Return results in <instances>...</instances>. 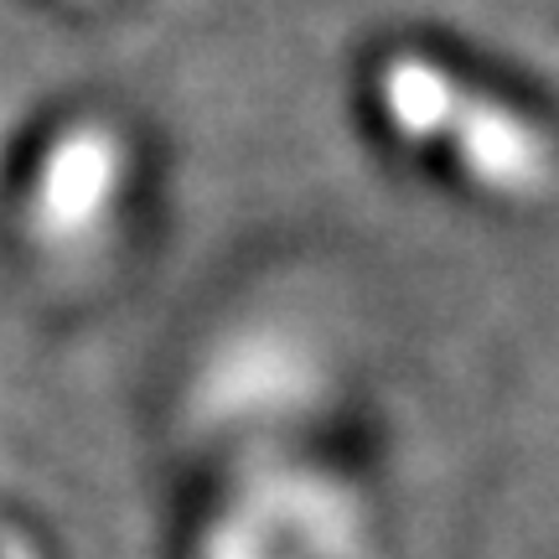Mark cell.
I'll return each mask as SVG.
<instances>
[{
  "label": "cell",
  "mask_w": 559,
  "mask_h": 559,
  "mask_svg": "<svg viewBox=\"0 0 559 559\" xmlns=\"http://www.w3.org/2000/svg\"><path fill=\"white\" fill-rule=\"evenodd\" d=\"M379 99H383L389 124H394L400 135L425 140V135H436V130H451V120H456V109L466 94L451 83V73H440L436 62L394 58L379 79Z\"/></svg>",
  "instance_id": "obj_3"
},
{
  "label": "cell",
  "mask_w": 559,
  "mask_h": 559,
  "mask_svg": "<svg viewBox=\"0 0 559 559\" xmlns=\"http://www.w3.org/2000/svg\"><path fill=\"white\" fill-rule=\"evenodd\" d=\"M0 559H32V549H26V544H16V539H5V555Z\"/></svg>",
  "instance_id": "obj_4"
},
{
  "label": "cell",
  "mask_w": 559,
  "mask_h": 559,
  "mask_svg": "<svg viewBox=\"0 0 559 559\" xmlns=\"http://www.w3.org/2000/svg\"><path fill=\"white\" fill-rule=\"evenodd\" d=\"M115 187V145L99 130H79L52 151L37 187V218L47 234H79L83 223L99 218Z\"/></svg>",
  "instance_id": "obj_2"
},
{
  "label": "cell",
  "mask_w": 559,
  "mask_h": 559,
  "mask_svg": "<svg viewBox=\"0 0 559 559\" xmlns=\"http://www.w3.org/2000/svg\"><path fill=\"white\" fill-rule=\"evenodd\" d=\"M456 156L487 192L502 198H523L539 192L549 181V145L539 140V130L519 115H508L487 99H461L456 120Z\"/></svg>",
  "instance_id": "obj_1"
}]
</instances>
